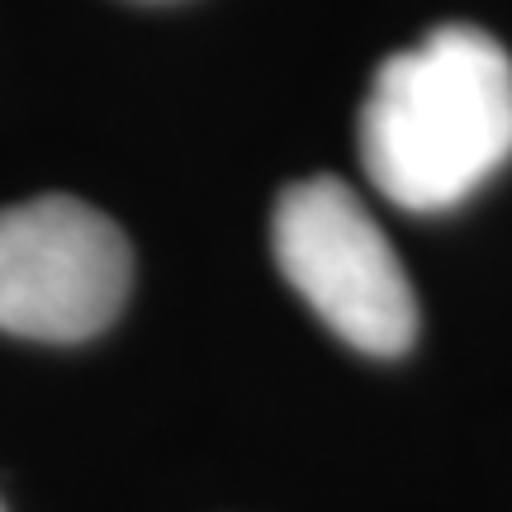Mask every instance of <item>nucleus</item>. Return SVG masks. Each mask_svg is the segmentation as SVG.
I'll use <instances>...</instances> for the list:
<instances>
[{
  "instance_id": "obj_3",
  "label": "nucleus",
  "mask_w": 512,
  "mask_h": 512,
  "mask_svg": "<svg viewBox=\"0 0 512 512\" xmlns=\"http://www.w3.org/2000/svg\"><path fill=\"white\" fill-rule=\"evenodd\" d=\"M133 285L119 223L72 195L0 209V328L34 342H86L114 323Z\"/></svg>"
},
{
  "instance_id": "obj_4",
  "label": "nucleus",
  "mask_w": 512,
  "mask_h": 512,
  "mask_svg": "<svg viewBox=\"0 0 512 512\" xmlns=\"http://www.w3.org/2000/svg\"><path fill=\"white\" fill-rule=\"evenodd\" d=\"M0 512H5V508H0Z\"/></svg>"
},
{
  "instance_id": "obj_2",
  "label": "nucleus",
  "mask_w": 512,
  "mask_h": 512,
  "mask_svg": "<svg viewBox=\"0 0 512 512\" xmlns=\"http://www.w3.org/2000/svg\"><path fill=\"white\" fill-rule=\"evenodd\" d=\"M271 247L285 280L342 342L366 356H399L413 347V280L347 181H294L271 214Z\"/></svg>"
},
{
  "instance_id": "obj_1",
  "label": "nucleus",
  "mask_w": 512,
  "mask_h": 512,
  "mask_svg": "<svg viewBox=\"0 0 512 512\" xmlns=\"http://www.w3.org/2000/svg\"><path fill=\"white\" fill-rule=\"evenodd\" d=\"M512 157V57L446 24L384 57L361 110V166L389 204L441 214Z\"/></svg>"
}]
</instances>
